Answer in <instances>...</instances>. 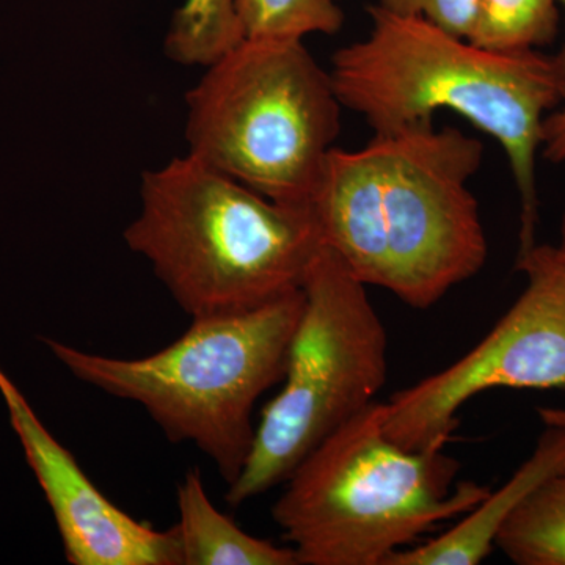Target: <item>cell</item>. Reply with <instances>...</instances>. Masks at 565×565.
Wrapping results in <instances>:
<instances>
[{
	"instance_id": "6da1fadb",
	"label": "cell",
	"mask_w": 565,
	"mask_h": 565,
	"mask_svg": "<svg viewBox=\"0 0 565 565\" xmlns=\"http://www.w3.org/2000/svg\"><path fill=\"white\" fill-rule=\"evenodd\" d=\"M482 158L476 137L435 125L332 148L310 200L323 245L363 285L434 307L489 255L470 189Z\"/></svg>"
},
{
	"instance_id": "7a4b0ae2",
	"label": "cell",
	"mask_w": 565,
	"mask_h": 565,
	"mask_svg": "<svg viewBox=\"0 0 565 565\" xmlns=\"http://www.w3.org/2000/svg\"><path fill=\"white\" fill-rule=\"evenodd\" d=\"M362 41L334 52V92L377 136L434 125L451 110L501 145L522 202L520 253L535 245V158L542 125L564 96L561 55L486 50L416 17L379 6Z\"/></svg>"
},
{
	"instance_id": "3957f363",
	"label": "cell",
	"mask_w": 565,
	"mask_h": 565,
	"mask_svg": "<svg viewBox=\"0 0 565 565\" xmlns=\"http://www.w3.org/2000/svg\"><path fill=\"white\" fill-rule=\"evenodd\" d=\"M122 236L192 319L300 291L323 247L310 206L274 202L191 154L141 174Z\"/></svg>"
},
{
	"instance_id": "277c9868",
	"label": "cell",
	"mask_w": 565,
	"mask_h": 565,
	"mask_svg": "<svg viewBox=\"0 0 565 565\" xmlns=\"http://www.w3.org/2000/svg\"><path fill=\"white\" fill-rule=\"evenodd\" d=\"M373 403L334 430L286 479L274 522L299 565H385L441 522L467 514L490 489L457 481L460 463L407 451Z\"/></svg>"
},
{
	"instance_id": "5b68a950",
	"label": "cell",
	"mask_w": 565,
	"mask_h": 565,
	"mask_svg": "<svg viewBox=\"0 0 565 565\" xmlns=\"http://www.w3.org/2000/svg\"><path fill=\"white\" fill-rule=\"evenodd\" d=\"M303 305L300 289L253 310L192 319L174 343L139 359L44 343L74 377L141 405L173 444L195 445L232 486L250 455L253 408L285 377Z\"/></svg>"
},
{
	"instance_id": "8992f818",
	"label": "cell",
	"mask_w": 565,
	"mask_h": 565,
	"mask_svg": "<svg viewBox=\"0 0 565 565\" xmlns=\"http://www.w3.org/2000/svg\"><path fill=\"white\" fill-rule=\"evenodd\" d=\"M185 106L188 154L274 202L310 206L343 104L303 41L241 40Z\"/></svg>"
},
{
	"instance_id": "52a82bcc",
	"label": "cell",
	"mask_w": 565,
	"mask_h": 565,
	"mask_svg": "<svg viewBox=\"0 0 565 565\" xmlns=\"http://www.w3.org/2000/svg\"><path fill=\"white\" fill-rule=\"evenodd\" d=\"M302 318L280 393L264 407L233 508L282 484L305 457L375 403L388 374V337L363 285L326 245L305 277Z\"/></svg>"
},
{
	"instance_id": "ba28073f",
	"label": "cell",
	"mask_w": 565,
	"mask_h": 565,
	"mask_svg": "<svg viewBox=\"0 0 565 565\" xmlns=\"http://www.w3.org/2000/svg\"><path fill=\"white\" fill-rule=\"evenodd\" d=\"M526 288L476 348L451 366L394 394L385 433L407 451H438L460 408L493 388L565 390V259L537 245L516 256Z\"/></svg>"
},
{
	"instance_id": "9c48e42d",
	"label": "cell",
	"mask_w": 565,
	"mask_h": 565,
	"mask_svg": "<svg viewBox=\"0 0 565 565\" xmlns=\"http://www.w3.org/2000/svg\"><path fill=\"white\" fill-rule=\"evenodd\" d=\"M0 394L73 565H182L174 527L154 530L111 503L0 367Z\"/></svg>"
},
{
	"instance_id": "30bf717a",
	"label": "cell",
	"mask_w": 565,
	"mask_h": 565,
	"mask_svg": "<svg viewBox=\"0 0 565 565\" xmlns=\"http://www.w3.org/2000/svg\"><path fill=\"white\" fill-rule=\"evenodd\" d=\"M533 456L501 489L490 490L445 534L394 553L385 565H478L490 555L505 520L534 487L559 473L565 456L563 427L545 426Z\"/></svg>"
},
{
	"instance_id": "8fae6325",
	"label": "cell",
	"mask_w": 565,
	"mask_h": 565,
	"mask_svg": "<svg viewBox=\"0 0 565 565\" xmlns=\"http://www.w3.org/2000/svg\"><path fill=\"white\" fill-rule=\"evenodd\" d=\"M182 565H299L291 546L245 533L207 497L202 473L185 471L177 490Z\"/></svg>"
},
{
	"instance_id": "7c38bea8",
	"label": "cell",
	"mask_w": 565,
	"mask_h": 565,
	"mask_svg": "<svg viewBox=\"0 0 565 565\" xmlns=\"http://www.w3.org/2000/svg\"><path fill=\"white\" fill-rule=\"evenodd\" d=\"M494 546L519 565H565V471L546 478L520 501Z\"/></svg>"
},
{
	"instance_id": "4fadbf2b",
	"label": "cell",
	"mask_w": 565,
	"mask_h": 565,
	"mask_svg": "<svg viewBox=\"0 0 565 565\" xmlns=\"http://www.w3.org/2000/svg\"><path fill=\"white\" fill-rule=\"evenodd\" d=\"M241 40L236 0H185L173 13L163 52L178 65L206 68Z\"/></svg>"
},
{
	"instance_id": "5bb4252c",
	"label": "cell",
	"mask_w": 565,
	"mask_h": 565,
	"mask_svg": "<svg viewBox=\"0 0 565 565\" xmlns=\"http://www.w3.org/2000/svg\"><path fill=\"white\" fill-rule=\"evenodd\" d=\"M557 0H479L471 43L486 50H539L555 40Z\"/></svg>"
},
{
	"instance_id": "9a60e30c",
	"label": "cell",
	"mask_w": 565,
	"mask_h": 565,
	"mask_svg": "<svg viewBox=\"0 0 565 565\" xmlns=\"http://www.w3.org/2000/svg\"><path fill=\"white\" fill-rule=\"evenodd\" d=\"M243 40H300L343 28L337 0H236Z\"/></svg>"
},
{
	"instance_id": "2e32d148",
	"label": "cell",
	"mask_w": 565,
	"mask_h": 565,
	"mask_svg": "<svg viewBox=\"0 0 565 565\" xmlns=\"http://www.w3.org/2000/svg\"><path fill=\"white\" fill-rule=\"evenodd\" d=\"M479 0H381V9L401 17H416L437 28L470 39L473 32Z\"/></svg>"
},
{
	"instance_id": "e0dca14e",
	"label": "cell",
	"mask_w": 565,
	"mask_h": 565,
	"mask_svg": "<svg viewBox=\"0 0 565 565\" xmlns=\"http://www.w3.org/2000/svg\"><path fill=\"white\" fill-rule=\"evenodd\" d=\"M557 2L565 13V0H557ZM561 61H563L565 79V47L561 52ZM541 150L550 162L565 166V85L563 102L546 115L542 125Z\"/></svg>"
},
{
	"instance_id": "ac0fdd59",
	"label": "cell",
	"mask_w": 565,
	"mask_h": 565,
	"mask_svg": "<svg viewBox=\"0 0 565 565\" xmlns=\"http://www.w3.org/2000/svg\"><path fill=\"white\" fill-rule=\"evenodd\" d=\"M537 415L541 422L544 423V426L563 427L565 430V408L539 407ZM563 471H565V456L559 473H563Z\"/></svg>"
},
{
	"instance_id": "d6986e66",
	"label": "cell",
	"mask_w": 565,
	"mask_h": 565,
	"mask_svg": "<svg viewBox=\"0 0 565 565\" xmlns=\"http://www.w3.org/2000/svg\"><path fill=\"white\" fill-rule=\"evenodd\" d=\"M557 250H559L561 255L565 259V212L563 217V225H561V243L557 245Z\"/></svg>"
}]
</instances>
